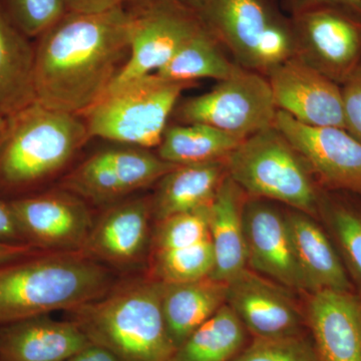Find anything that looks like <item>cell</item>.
<instances>
[{
  "mask_svg": "<svg viewBox=\"0 0 361 361\" xmlns=\"http://www.w3.org/2000/svg\"><path fill=\"white\" fill-rule=\"evenodd\" d=\"M9 205L25 243L44 252H82L94 222L89 204L61 188Z\"/></svg>",
  "mask_w": 361,
  "mask_h": 361,
  "instance_id": "12",
  "label": "cell"
},
{
  "mask_svg": "<svg viewBox=\"0 0 361 361\" xmlns=\"http://www.w3.org/2000/svg\"><path fill=\"white\" fill-rule=\"evenodd\" d=\"M294 58L341 85L361 65V13L319 6L291 16Z\"/></svg>",
  "mask_w": 361,
  "mask_h": 361,
  "instance_id": "9",
  "label": "cell"
},
{
  "mask_svg": "<svg viewBox=\"0 0 361 361\" xmlns=\"http://www.w3.org/2000/svg\"><path fill=\"white\" fill-rule=\"evenodd\" d=\"M39 252L42 251L30 245L0 241V267L28 257V256L35 255Z\"/></svg>",
  "mask_w": 361,
  "mask_h": 361,
  "instance_id": "37",
  "label": "cell"
},
{
  "mask_svg": "<svg viewBox=\"0 0 361 361\" xmlns=\"http://www.w3.org/2000/svg\"><path fill=\"white\" fill-rule=\"evenodd\" d=\"M127 2L128 0H68V8L75 13H103L115 7L126 6Z\"/></svg>",
  "mask_w": 361,
  "mask_h": 361,
  "instance_id": "36",
  "label": "cell"
},
{
  "mask_svg": "<svg viewBox=\"0 0 361 361\" xmlns=\"http://www.w3.org/2000/svg\"><path fill=\"white\" fill-rule=\"evenodd\" d=\"M248 331L227 305L195 330L171 361H233L248 345Z\"/></svg>",
  "mask_w": 361,
  "mask_h": 361,
  "instance_id": "27",
  "label": "cell"
},
{
  "mask_svg": "<svg viewBox=\"0 0 361 361\" xmlns=\"http://www.w3.org/2000/svg\"><path fill=\"white\" fill-rule=\"evenodd\" d=\"M35 44L16 25L0 0V115L35 102Z\"/></svg>",
  "mask_w": 361,
  "mask_h": 361,
  "instance_id": "23",
  "label": "cell"
},
{
  "mask_svg": "<svg viewBox=\"0 0 361 361\" xmlns=\"http://www.w3.org/2000/svg\"><path fill=\"white\" fill-rule=\"evenodd\" d=\"M225 164L228 177L247 196L319 216L322 189L302 157L275 126L244 140Z\"/></svg>",
  "mask_w": 361,
  "mask_h": 361,
  "instance_id": "5",
  "label": "cell"
},
{
  "mask_svg": "<svg viewBox=\"0 0 361 361\" xmlns=\"http://www.w3.org/2000/svg\"><path fill=\"white\" fill-rule=\"evenodd\" d=\"M286 220L310 294L322 290L356 292L329 233L313 216L294 210L287 214Z\"/></svg>",
  "mask_w": 361,
  "mask_h": 361,
  "instance_id": "20",
  "label": "cell"
},
{
  "mask_svg": "<svg viewBox=\"0 0 361 361\" xmlns=\"http://www.w3.org/2000/svg\"><path fill=\"white\" fill-rule=\"evenodd\" d=\"M233 361H319L310 332L283 338H251Z\"/></svg>",
  "mask_w": 361,
  "mask_h": 361,
  "instance_id": "32",
  "label": "cell"
},
{
  "mask_svg": "<svg viewBox=\"0 0 361 361\" xmlns=\"http://www.w3.org/2000/svg\"><path fill=\"white\" fill-rule=\"evenodd\" d=\"M319 216L361 297V196L322 190Z\"/></svg>",
  "mask_w": 361,
  "mask_h": 361,
  "instance_id": "25",
  "label": "cell"
},
{
  "mask_svg": "<svg viewBox=\"0 0 361 361\" xmlns=\"http://www.w3.org/2000/svg\"><path fill=\"white\" fill-rule=\"evenodd\" d=\"M132 14L68 11L35 39V102L82 116L106 94L129 56Z\"/></svg>",
  "mask_w": 361,
  "mask_h": 361,
  "instance_id": "1",
  "label": "cell"
},
{
  "mask_svg": "<svg viewBox=\"0 0 361 361\" xmlns=\"http://www.w3.org/2000/svg\"><path fill=\"white\" fill-rule=\"evenodd\" d=\"M268 201L247 196L243 205L247 266L282 286L310 293L297 260L286 215Z\"/></svg>",
  "mask_w": 361,
  "mask_h": 361,
  "instance_id": "14",
  "label": "cell"
},
{
  "mask_svg": "<svg viewBox=\"0 0 361 361\" xmlns=\"http://www.w3.org/2000/svg\"><path fill=\"white\" fill-rule=\"evenodd\" d=\"M238 66L226 56L224 47L202 25L167 65L154 73L172 82H196L202 78L221 82L232 75Z\"/></svg>",
  "mask_w": 361,
  "mask_h": 361,
  "instance_id": "28",
  "label": "cell"
},
{
  "mask_svg": "<svg viewBox=\"0 0 361 361\" xmlns=\"http://www.w3.org/2000/svg\"><path fill=\"white\" fill-rule=\"evenodd\" d=\"M244 140L204 123L169 126L158 147V155L174 165L225 161Z\"/></svg>",
  "mask_w": 361,
  "mask_h": 361,
  "instance_id": "26",
  "label": "cell"
},
{
  "mask_svg": "<svg viewBox=\"0 0 361 361\" xmlns=\"http://www.w3.org/2000/svg\"><path fill=\"white\" fill-rule=\"evenodd\" d=\"M199 16L234 63L253 71L260 52L292 32L275 0H209Z\"/></svg>",
  "mask_w": 361,
  "mask_h": 361,
  "instance_id": "11",
  "label": "cell"
},
{
  "mask_svg": "<svg viewBox=\"0 0 361 361\" xmlns=\"http://www.w3.org/2000/svg\"><path fill=\"white\" fill-rule=\"evenodd\" d=\"M289 16L319 6H341L361 13V0H280Z\"/></svg>",
  "mask_w": 361,
  "mask_h": 361,
  "instance_id": "34",
  "label": "cell"
},
{
  "mask_svg": "<svg viewBox=\"0 0 361 361\" xmlns=\"http://www.w3.org/2000/svg\"><path fill=\"white\" fill-rule=\"evenodd\" d=\"M90 137L82 116L37 102L7 116L0 140V198L9 202L37 193Z\"/></svg>",
  "mask_w": 361,
  "mask_h": 361,
  "instance_id": "4",
  "label": "cell"
},
{
  "mask_svg": "<svg viewBox=\"0 0 361 361\" xmlns=\"http://www.w3.org/2000/svg\"><path fill=\"white\" fill-rule=\"evenodd\" d=\"M246 196L245 192L227 177L211 205L209 230L215 255V267L210 277L224 283L247 269L242 217Z\"/></svg>",
  "mask_w": 361,
  "mask_h": 361,
  "instance_id": "21",
  "label": "cell"
},
{
  "mask_svg": "<svg viewBox=\"0 0 361 361\" xmlns=\"http://www.w3.org/2000/svg\"><path fill=\"white\" fill-rule=\"evenodd\" d=\"M176 167L147 149H104L71 170L59 188L87 204L108 207L158 183Z\"/></svg>",
  "mask_w": 361,
  "mask_h": 361,
  "instance_id": "10",
  "label": "cell"
},
{
  "mask_svg": "<svg viewBox=\"0 0 361 361\" xmlns=\"http://www.w3.org/2000/svg\"><path fill=\"white\" fill-rule=\"evenodd\" d=\"M345 130L361 142V65L341 85Z\"/></svg>",
  "mask_w": 361,
  "mask_h": 361,
  "instance_id": "33",
  "label": "cell"
},
{
  "mask_svg": "<svg viewBox=\"0 0 361 361\" xmlns=\"http://www.w3.org/2000/svg\"><path fill=\"white\" fill-rule=\"evenodd\" d=\"M227 283L211 277L163 283L161 310L169 336L176 349L226 304Z\"/></svg>",
  "mask_w": 361,
  "mask_h": 361,
  "instance_id": "24",
  "label": "cell"
},
{
  "mask_svg": "<svg viewBox=\"0 0 361 361\" xmlns=\"http://www.w3.org/2000/svg\"><path fill=\"white\" fill-rule=\"evenodd\" d=\"M82 252H39L0 267V324L68 311L97 300L118 281Z\"/></svg>",
  "mask_w": 361,
  "mask_h": 361,
  "instance_id": "2",
  "label": "cell"
},
{
  "mask_svg": "<svg viewBox=\"0 0 361 361\" xmlns=\"http://www.w3.org/2000/svg\"><path fill=\"white\" fill-rule=\"evenodd\" d=\"M278 111L311 127L345 130L341 85L292 58L268 73Z\"/></svg>",
  "mask_w": 361,
  "mask_h": 361,
  "instance_id": "16",
  "label": "cell"
},
{
  "mask_svg": "<svg viewBox=\"0 0 361 361\" xmlns=\"http://www.w3.org/2000/svg\"><path fill=\"white\" fill-rule=\"evenodd\" d=\"M274 126L302 157L322 190L361 196V142L348 130L311 127L281 111Z\"/></svg>",
  "mask_w": 361,
  "mask_h": 361,
  "instance_id": "13",
  "label": "cell"
},
{
  "mask_svg": "<svg viewBox=\"0 0 361 361\" xmlns=\"http://www.w3.org/2000/svg\"><path fill=\"white\" fill-rule=\"evenodd\" d=\"M227 177L225 161L177 166L159 180L151 198L153 219L211 205Z\"/></svg>",
  "mask_w": 361,
  "mask_h": 361,
  "instance_id": "22",
  "label": "cell"
},
{
  "mask_svg": "<svg viewBox=\"0 0 361 361\" xmlns=\"http://www.w3.org/2000/svg\"><path fill=\"white\" fill-rule=\"evenodd\" d=\"M7 125V116L0 115V140L4 137V132H6Z\"/></svg>",
  "mask_w": 361,
  "mask_h": 361,
  "instance_id": "40",
  "label": "cell"
},
{
  "mask_svg": "<svg viewBox=\"0 0 361 361\" xmlns=\"http://www.w3.org/2000/svg\"><path fill=\"white\" fill-rule=\"evenodd\" d=\"M146 275L161 283H184L208 278L215 267L211 240L171 250L151 252Z\"/></svg>",
  "mask_w": 361,
  "mask_h": 361,
  "instance_id": "29",
  "label": "cell"
},
{
  "mask_svg": "<svg viewBox=\"0 0 361 361\" xmlns=\"http://www.w3.org/2000/svg\"><path fill=\"white\" fill-rule=\"evenodd\" d=\"M277 108L268 78L238 66L210 92L178 103L179 123H204L246 140L274 126Z\"/></svg>",
  "mask_w": 361,
  "mask_h": 361,
  "instance_id": "7",
  "label": "cell"
},
{
  "mask_svg": "<svg viewBox=\"0 0 361 361\" xmlns=\"http://www.w3.org/2000/svg\"><path fill=\"white\" fill-rule=\"evenodd\" d=\"M305 319L319 361H361V297L356 292L311 293Z\"/></svg>",
  "mask_w": 361,
  "mask_h": 361,
  "instance_id": "18",
  "label": "cell"
},
{
  "mask_svg": "<svg viewBox=\"0 0 361 361\" xmlns=\"http://www.w3.org/2000/svg\"><path fill=\"white\" fill-rule=\"evenodd\" d=\"M128 2H132L129 8L132 14L129 56L106 94L167 65L203 25L198 13L172 0Z\"/></svg>",
  "mask_w": 361,
  "mask_h": 361,
  "instance_id": "8",
  "label": "cell"
},
{
  "mask_svg": "<svg viewBox=\"0 0 361 361\" xmlns=\"http://www.w3.org/2000/svg\"><path fill=\"white\" fill-rule=\"evenodd\" d=\"M226 304L252 338H283L308 334L306 319L279 285L248 269L227 283Z\"/></svg>",
  "mask_w": 361,
  "mask_h": 361,
  "instance_id": "17",
  "label": "cell"
},
{
  "mask_svg": "<svg viewBox=\"0 0 361 361\" xmlns=\"http://www.w3.org/2000/svg\"><path fill=\"white\" fill-rule=\"evenodd\" d=\"M90 343L75 322L49 314L0 324V361H66Z\"/></svg>",
  "mask_w": 361,
  "mask_h": 361,
  "instance_id": "19",
  "label": "cell"
},
{
  "mask_svg": "<svg viewBox=\"0 0 361 361\" xmlns=\"http://www.w3.org/2000/svg\"><path fill=\"white\" fill-rule=\"evenodd\" d=\"M195 85L172 82L151 73L106 92L80 116L90 137L135 148H156L161 144L180 94Z\"/></svg>",
  "mask_w": 361,
  "mask_h": 361,
  "instance_id": "6",
  "label": "cell"
},
{
  "mask_svg": "<svg viewBox=\"0 0 361 361\" xmlns=\"http://www.w3.org/2000/svg\"><path fill=\"white\" fill-rule=\"evenodd\" d=\"M66 361H123L108 348L90 343Z\"/></svg>",
  "mask_w": 361,
  "mask_h": 361,
  "instance_id": "38",
  "label": "cell"
},
{
  "mask_svg": "<svg viewBox=\"0 0 361 361\" xmlns=\"http://www.w3.org/2000/svg\"><path fill=\"white\" fill-rule=\"evenodd\" d=\"M211 205L156 222L149 253L185 248L210 239Z\"/></svg>",
  "mask_w": 361,
  "mask_h": 361,
  "instance_id": "30",
  "label": "cell"
},
{
  "mask_svg": "<svg viewBox=\"0 0 361 361\" xmlns=\"http://www.w3.org/2000/svg\"><path fill=\"white\" fill-rule=\"evenodd\" d=\"M152 220L151 199H125L108 206L94 219L82 252L111 269H133L148 259Z\"/></svg>",
  "mask_w": 361,
  "mask_h": 361,
  "instance_id": "15",
  "label": "cell"
},
{
  "mask_svg": "<svg viewBox=\"0 0 361 361\" xmlns=\"http://www.w3.org/2000/svg\"><path fill=\"white\" fill-rule=\"evenodd\" d=\"M1 1L16 25L30 39H37L70 11L68 0Z\"/></svg>",
  "mask_w": 361,
  "mask_h": 361,
  "instance_id": "31",
  "label": "cell"
},
{
  "mask_svg": "<svg viewBox=\"0 0 361 361\" xmlns=\"http://www.w3.org/2000/svg\"><path fill=\"white\" fill-rule=\"evenodd\" d=\"M161 289L146 274L120 278L106 295L66 315L92 343L123 361H171L176 348L164 320Z\"/></svg>",
  "mask_w": 361,
  "mask_h": 361,
  "instance_id": "3",
  "label": "cell"
},
{
  "mask_svg": "<svg viewBox=\"0 0 361 361\" xmlns=\"http://www.w3.org/2000/svg\"><path fill=\"white\" fill-rule=\"evenodd\" d=\"M0 241L28 245L18 228L9 202L2 198H0Z\"/></svg>",
  "mask_w": 361,
  "mask_h": 361,
  "instance_id": "35",
  "label": "cell"
},
{
  "mask_svg": "<svg viewBox=\"0 0 361 361\" xmlns=\"http://www.w3.org/2000/svg\"><path fill=\"white\" fill-rule=\"evenodd\" d=\"M180 6L186 7L194 13L200 14L209 0H172Z\"/></svg>",
  "mask_w": 361,
  "mask_h": 361,
  "instance_id": "39",
  "label": "cell"
}]
</instances>
